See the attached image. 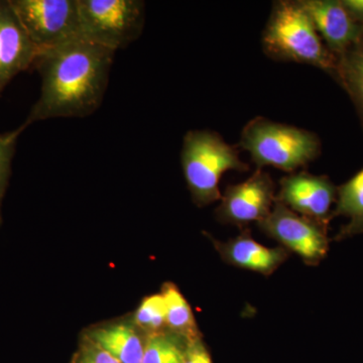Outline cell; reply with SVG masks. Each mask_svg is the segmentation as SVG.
Listing matches in <instances>:
<instances>
[{
    "instance_id": "1",
    "label": "cell",
    "mask_w": 363,
    "mask_h": 363,
    "mask_svg": "<svg viewBox=\"0 0 363 363\" xmlns=\"http://www.w3.org/2000/svg\"><path fill=\"white\" fill-rule=\"evenodd\" d=\"M114 55L82 38L40 52L33 67L42 79L40 97L21 125L92 116L104 102Z\"/></svg>"
},
{
    "instance_id": "2",
    "label": "cell",
    "mask_w": 363,
    "mask_h": 363,
    "mask_svg": "<svg viewBox=\"0 0 363 363\" xmlns=\"http://www.w3.org/2000/svg\"><path fill=\"white\" fill-rule=\"evenodd\" d=\"M266 54L277 60L317 67L337 73L333 54L322 42L309 14L300 1H279L262 35Z\"/></svg>"
},
{
    "instance_id": "3",
    "label": "cell",
    "mask_w": 363,
    "mask_h": 363,
    "mask_svg": "<svg viewBox=\"0 0 363 363\" xmlns=\"http://www.w3.org/2000/svg\"><path fill=\"white\" fill-rule=\"evenodd\" d=\"M181 164L193 201L199 207L221 199L219 184L227 171L247 172L240 152L219 133L190 130L184 136Z\"/></svg>"
},
{
    "instance_id": "4",
    "label": "cell",
    "mask_w": 363,
    "mask_h": 363,
    "mask_svg": "<svg viewBox=\"0 0 363 363\" xmlns=\"http://www.w3.org/2000/svg\"><path fill=\"white\" fill-rule=\"evenodd\" d=\"M240 145L257 169L272 167L293 173L319 157L321 143L311 133L289 124L257 117L243 128Z\"/></svg>"
},
{
    "instance_id": "5",
    "label": "cell",
    "mask_w": 363,
    "mask_h": 363,
    "mask_svg": "<svg viewBox=\"0 0 363 363\" xmlns=\"http://www.w3.org/2000/svg\"><path fill=\"white\" fill-rule=\"evenodd\" d=\"M81 37L117 51L142 35L145 2L142 0H78Z\"/></svg>"
},
{
    "instance_id": "6",
    "label": "cell",
    "mask_w": 363,
    "mask_h": 363,
    "mask_svg": "<svg viewBox=\"0 0 363 363\" xmlns=\"http://www.w3.org/2000/svg\"><path fill=\"white\" fill-rule=\"evenodd\" d=\"M11 4L40 52L82 38L78 0H11Z\"/></svg>"
},
{
    "instance_id": "7",
    "label": "cell",
    "mask_w": 363,
    "mask_h": 363,
    "mask_svg": "<svg viewBox=\"0 0 363 363\" xmlns=\"http://www.w3.org/2000/svg\"><path fill=\"white\" fill-rule=\"evenodd\" d=\"M257 227L307 266H318L329 250L327 227L274 202L271 213Z\"/></svg>"
},
{
    "instance_id": "8",
    "label": "cell",
    "mask_w": 363,
    "mask_h": 363,
    "mask_svg": "<svg viewBox=\"0 0 363 363\" xmlns=\"http://www.w3.org/2000/svg\"><path fill=\"white\" fill-rule=\"evenodd\" d=\"M220 200L215 211L218 221L247 228L271 213L276 202V185L269 174L257 169L247 180L228 186Z\"/></svg>"
},
{
    "instance_id": "9",
    "label": "cell",
    "mask_w": 363,
    "mask_h": 363,
    "mask_svg": "<svg viewBox=\"0 0 363 363\" xmlns=\"http://www.w3.org/2000/svg\"><path fill=\"white\" fill-rule=\"evenodd\" d=\"M336 197L337 188L328 177L303 171L290 174L279 181L276 201L327 227L332 219L331 207Z\"/></svg>"
},
{
    "instance_id": "10",
    "label": "cell",
    "mask_w": 363,
    "mask_h": 363,
    "mask_svg": "<svg viewBox=\"0 0 363 363\" xmlns=\"http://www.w3.org/2000/svg\"><path fill=\"white\" fill-rule=\"evenodd\" d=\"M40 52L11 0H0V95L18 74L33 69Z\"/></svg>"
},
{
    "instance_id": "11",
    "label": "cell",
    "mask_w": 363,
    "mask_h": 363,
    "mask_svg": "<svg viewBox=\"0 0 363 363\" xmlns=\"http://www.w3.org/2000/svg\"><path fill=\"white\" fill-rule=\"evenodd\" d=\"M300 2L332 54L341 57L363 39V26L350 16L341 1L303 0Z\"/></svg>"
},
{
    "instance_id": "12",
    "label": "cell",
    "mask_w": 363,
    "mask_h": 363,
    "mask_svg": "<svg viewBox=\"0 0 363 363\" xmlns=\"http://www.w3.org/2000/svg\"><path fill=\"white\" fill-rule=\"evenodd\" d=\"M207 236L225 264L266 277L274 274L290 257V252L284 247L260 245L248 228L241 229L236 238L226 242L215 240L209 234Z\"/></svg>"
},
{
    "instance_id": "13",
    "label": "cell",
    "mask_w": 363,
    "mask_h": 363,
    "mask_svg": "<svg viewBox=\"0 0 363 363\" xmlns=\"http://www.w3.org/2000/svg\"><path fill=\"white\" fill-rule=\"evenodd\" d=\"M88 338L119 363H142L145 342L133 325L118 323L90 331Z\"/></svg>"
},
{
    "instance_id": "14",
    "label": "cell",
    "mask_w": 363,
    "mask_h": 363,
    "mask_svg": "<svg viewBox=\"0 0 363 363\" xmlns=\"http://www.w3.org/2000/svg\"><path fill=\"white\" fill-rule=\"evenodd\" d=\"M345 216L350 223L343 226L335 240H342L363 233V168L337 188L336 207L331 218Z\"/></svg>"
},
{
    "instance_id": "15",
    "label": "cell",
    "mask_w": 363,
    "mask_h": 363,
    "mask_svg": "<svg viewBox=\"0 0 363 363\" xmlns=\"http://www.w3.org/2000/svg\"><path fill=\"white\" fill-rule=\"evenodd\" d=\"M166 303L167 330L178 334L188 341L201 338L190 305L173 283H166L161 292Z\"/></svg>"
},
{
    "instance_id": "16",
    "label": "cell",
    "mask_w": 363,
    "mask_h": 363,
    "mask_svg": "<svg viewBox=\"0 0 363 363\" xmlns=\"http://www.w3.org/2000/svg\"><path fill=\"white\" fill-rule=\"evenodd\" d=\"M188 340L166 330L147 336L142 363H184Z\"/></svg>"
},
{
    "instance_id": "17",
    "label": "cell",
    "mask_w": 363,
    "mask_h": 363,
    "mask_svg": "<svg viewBox=\"0 0 363 363\" xmlns=\"http://www.w3.org/2000/svg\"><path fill=\"white\" fill-rule=\"evenodd\" d=\"M337 74L363 121V39L340 57Z\"/></svg>"
},
{
    "instance_id": "18",
    "label": "cell",
    "mask_w": 363,
    "mask_h": 363,
    "mask_svg": "<svg viewBox=\"0 0 363 363\" xmlns=\"http://www.w3.org/2000/svg\"><path fill=\"white\" fill-rule=\"evenodd\" d=\"M135 326L147 335L167 330L166 303L162 294L143 298L135 317Z\"/></svg>"
},
{
    "instance_id": "19",
    "label": "cell",
    "mask_w": 363,
    "mask_h": 363,
    "mask_svg": "<svg viewBox=\"0 0 363 363\" xmlns=\"http://www.w3.org/2000/svg\"><path fill=\"white\" fill-rule=\"evenodd\" d=\"M26 128L23 125L9 133H0V224L2 222L1 208L9 177L11 174V162L16 154L18 138Z\"/></svg>"
},
{
    "instance_id": "20",
    "label": "cell",
    "mask_w": 363,
    "mask_h": 363,
    "mask_svg": "<svg viewBox=\"0 0 363 363\" xmlns=\"http://www.w3.org/2000/svg\"><path fill=\"white\" fill-rule=\"evenodd\" d=\"M74 363H119L109 353L87 337Z\"/></svg>"
},
{
    "instance_id": "21",
    "label": "cell",
    "mask_w": 363,
    "mask_h": 363,
    "mask_svg": "<svg viewBox=\"0 0 363 363\" xmlns=\"http://www.w3.org/2000/svg\"><path fill=\"white\" fill-rule=\"evenodd\" d=\"M184 363H213L201 338L188 341Z\"/></svg>"
},
{
    "instance_id": "22",
    "label": "cell",
    "mask_w": 363,
    "mask_h": 363,
    "mask_svg": "<svg viewBox=\"0 0 363 363\" xmlns=\"http://www.w3.org/2000/svg\"><path fill=\"white\" fill-rule=\"evenodd\" d=\"M341 4L350 16L363 26V0H343Z\"/></svg>"
}]
</instances>
